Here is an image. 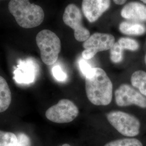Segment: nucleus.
Returning <instances> with one entry per match:
<instances>
[{
    "label": "nucleus",
    "mask_w": 146,
    "mask_h": 146,
    "mask_svg": "<svg viewBox=\"0 0 146 146\" xmlns=\"http://www.w3.org/2000/svg\"><path fill=\"white\" fill-rule=\"evenodd\" d=\"M86 92L89 101L96 106H107L113 98V84L102 68H93L86 76Z\"/></svg>",
    "instance_id": "nucleus-1"
},
{
    "label": "nucleus",
    "mask_w": 146,
    "mask_h": 146,
    "mask_svg": "<svg viewBox=\"0 0 146 146\" xmlns=\"http://www.w3.org/2000/svg\"><path fill=\"white\" fill-rule=\"evenodd\" d=\"M8 9L17 24L24 28L38 26L44 20V13L42 8L31 4L29 0H11Z\"/></svg>",
    "instance_id": "nucleus-2"
},
{
    "label": "nucleus",
    "mask_w": 146,
    "mask_h": 146,
    "mask_svg": "<svg viewBox=\"0 0 146 146\" xmlns=\"http://www.w3.org/2000/svg\"><path fill=\"white\" fill-rule=\"evenodd\" d=\"M36 41L43 62L48 66L55 64L61 49V41L56 34L48 29L42 30L37 34Z\"/></svg>",
    "instance_id": "nucleus-3"
},
{
    "label": "nucleus",
    "mask_w": 146,
    "mask_h": 146,
    "mask_svg": "<svg viewBox=\"0 0 146 146\" xmlns=\"http://www.w3.org/2000/svg\"><path fill=\"white\" fill-rule=\"evenodd\" d=\"M107 118L110 124L121 134L134 137L140 133V122L135 116L122 111L110 112Z\"/></svg>",
    "instance_id": "nucleus-4"
},
{
    "label": "nucleus",
    "mask_w": 146,
    "mask_h": 146,
    "mask_svg": "<svg viewBox=\"0 0 146 146\" xmlns=\"http://www.w3.org/2000/svg\"><path fill=\"white\" fill-rule=\"evenodd\" d=\"M78 107L72 101L62 99L47 110L46 117L54 123H66L73 121L78 116Z\"/></svg>",
    "instance_id": "nucleus-5"
},
{
    "label": "nucleus",
    "mask_w": 146,
    "mask_h": 146,
    "mask_svg": "<svg viewBox=\"0 0 146 146\" xmlns=\"http://www.w3.org/2000/svg\"><path fill=\"white\" fill-rule=\"evenodd\" d=\"M115 43V38L112 35L95 33L84 42L82 58L86 60H90L98 52L110 49Z\"/></svg>",
    "instance_id": "nucleus-6"
},
{
    "label": "nucleus",
    "mask_w": 146,
    "mask_h": 146,
    "mask_svg": "<svg viewBox=\"0 0 146 146\" xmlns=\"http://www.w3.org/2000/svg\"><path fill=\"white\" fill-rule=\"evenodd\" d=\"M63 21L74 30V37L78 42H84L90 36L89 31L82 23V14L76 5H67L64 11Z\"/></svg>",
    "instance_id": "nucleus-7"
},
{
    "label": "nucleus",
    "mask_w": 146,
    "mask_h": 146,
    "mask_svg": "<svg viewBox=\"0 0 146 146\" xmlns=\"http://www.w3.org/2000/svg\"><path fill=\"white\" fill-rule=\"evenodd\" d=\"M115 102L119 107L135 105L146 108V98L127 84H122L116 90Z\"/></svg>",
    "instance_id": "nucleus-8"
},
{
    "label": "nucleus",
    "mask_w": 146,
    "mask_h": 146,
    "mask_svg": "<svg viewBox=\"0 0 146 146\" xmlns=\"http://www.w3.org/2000/svg\"><path fill=\"white\" fill-rule=\"evenodd\" d=\"M110 0H83L82 9L90 22L97 21L110 8Z\"/></svg>",
    "instance_id": "nucleus-9"
},
{
    "label": "nucleus",
    "mask_w": 146,
    "mask_h": 146,
    "mask_svg": "<svg viewBox=\"0 0 146 146\" xmlns=\"http://www.w3.org/2000/svg\"><path fill=\"white\" fill-rule=\"evenodd\" d=\"M37 73V66L33 61H21L14 72V78L18 84H28L34 82Z\"/></svg>",
    "instance_id": "nucleus-10"
},
{
    "label": "nucleus",
    "mask_w": 146,
    "mask_h": 146,
    "mask_svg": "<svg viewBox=\"0 0 146 146\" xmlns=\"http://www.w3.org/2000/svg\"><path fill=\"white\" fill-rule=\"evenodd\" d=\"M121 15L124 19L133 21H146V5L137 2H131L125 5Z\"/></svg>",
    "instance_id": "nucleus-11"
},
{
    "label": "nucleus",
    "mask_w": 146,
    "mask_h": 146,
    "mask_svg": "<svg viewBox=\"0 0 146 146\" xmlns=\"http://www.w3.org/2000/svg\"><path fill=\"white\" fill-rule=\"evenodd\" d=\"M120 31L128 35H141L145 33L146 27L139 22H122L119 26Z\"/></svg>",
    "instance_id": "nucleus-12"
},
{
    "label": "nucleus",
    "mask_w": 146,
    "mask_h": 146,
    "mask_svg": "<svg viewBox=\"0 0 146 146\" xmlns=\"http://www.w3.org/2000/svg\"><path fill=\"white\" fill-rule=\"evenodd\" d=\"M11 102V93L6 80L0 76V113L8 110Z\"/></svg>",
    "instance_id": "nucleus-13"
},
{
    "label": "nucleus",
    "mask_w": 146,
    "mask_h": 146,
    "mask_svg": "<svg viewBox=\"0 0 146 146\" xmlns=\"http://www.w3.org/2000/svg\"><path fill=\"white\" fill-rule=\"evenodd\" d=\"M131 83L141 94L146 96V72L142 70L135 72L131 75Z\"/></svg>",
    "instance_id": "nucleus-14"
},
{
    "label": "nucleus",
    "mask_w": 146,
    "mask_h": 146,
    "mask_svg": "<svg viewBox=\"0 0 146 146\" xmlns=\"http://www.w3.org/2000/svg\"><path fill=\"white\" fill-rule=\"evenodd\" d=\"M17 137L14 133L0 131V146H17Z\"/></svg>",
    "instance_id": "nucleus-15"
},
{
    "label": "nucleus",
    "mask_w": 146,
    "mask_h": 146,
    "mask_svg": "<svg viewBox=\"0 0 146 146\" xmlns=\"http://www.w3.org/2000/svg\"><path fill=\"white\" fill-rule=\"evenodd\" d=\"M104 146H143V145L137 139L124 138L110 141Z\"/></svg>",
    "instance_id": "nucleus-16"
},
{
    "label": "nucleus",
    "mask_w": 146,
    "mask_h": 146,
    "mask_svg": "<svg viewBox=\"0 0 146 146\" xmlns=\"http://www.w3.org/2000/svg\"><path fill=\"white\" fill-rule=\"evenodd\" d=\"M117 42L123 49L135 51L139 48V44L138 42L135 40L130 38L121 37Z\"/></svg>",
    "instance_id": "nucleus-17"
},
{
    "label": "nucleus",
    "mask_w": 146,
    "mask_h": 146,
    "mask_svg": "<svg viewBox=\"0 0 146 146\" xmlns=\"http://www.w3.org/2000/svg\"><path fill=\"white\" fill-rule=\"evenodd\" d=\"M110 50V58L113 63H118L123 60V49L120 47L117 42H116L111 47Z\"/></svg>",
    "instance_id": "nucleus-18"
},
{
    "label": "nucleus",
    "mask_w": 146,
    "mask_h": 146,
    "mask_svg": "<svg viewBox=\"0 0 146 146\" xmlns=\"http://www.w3.org/2000/svg\"><path fill=\"white\" fill-rule=\"evenodd\" d=\"M52 73L54 77L58 81H65L67 80V74L63 71L61 67L58 65L52 68Z\"/></svg>",
    "instance_id": "nucleus-19"
},
{
    "label": "nucleus",
    "mask_w": 146,
    "mask_h": 146,
    "mask_svg": "<svg viewBox=\"0 0 146 146\" xmlns=\"http://www.w3.org/2000/svg\"><path fill=\"white\" fill-rule=\"evenodd\" d=\"M78 64L79 68L82 73L84 74V76L86 77L88 75L93 68H92L90 64L86 61V60L83 58H81L78 62Z\"/></svg>",
    "instance_id": "nucleus-20"
},
{
    "label": "nucleus",
    "mask_w": 146,
    "mask_h": 146,
    "mask_svg": "<svg viewBox=\"0 0 146 146\" xmlns=\"http://www.w3.org/2000/svg\"><path fill=\"white\" fill-rule=\"evenodd\" d=\"M17 136V146H31V140L29 137L24 133H19Z\"/></svg>",
    "instance_id": "nucleus-21"
},
{
    "label": "nucleus",
    "mask_w": 146,
    "mask_h": 146,
    "mask_svg": "<svg viewBox=\"0 0 146 146\" xmlns=\"http://www.w3.org/2000/svg\"><path fill=\"white\" fill-rule=\"evenodd\" d=\"M113 1L116 5H122L125 3L127 0H113Z\"/></svg>",
    "instance_id": "nucleus-22"
},
{
    "label": "nucleus",
    "mask_w": 146,
    "mask_h": 146,
    "mask_svg": "<svg viewBox=\"0 0 146 146\" xmlns=\"http://www.w3.org/2000/svg\"><path fill=\"white\" fill-rule=\"evenodd\" d=\"M71 146L70 145H69L68 143H64V144H63L62 145H61V146Z\"/></svg>",
    "instance_id": "nucleus-23"
},
{
    "label": "nucleus",
    "mask_w": 146,
    "mask_h": 146,
    "mask_svg": "<svg viewBox=\"0 0 146 146\" xmlns=\"http://www.w3.org/2000/svg\"><path fill=\"white\" fill-rule=\"evenodd\" d=\"M140 1H141L142 2H143V3H145L146 4V0H140Z\"/></svg>",
    "instance_id": "nucleus-24"
},
{
    "label": "nucleus",
    "mask_w": 146,
    "mask_h": 146,
    "mask_svg": "<svg viewBox=\"0 0 146 146\" xmlns=\"http://www.w3.org/2000/svg\"></svg>",
    "instance_id": "nucleus-25"
}]
</instances>
